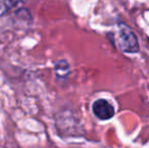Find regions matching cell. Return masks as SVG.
Segmentation results:
<instances>
[{
  "instance_id": "cell-2",
  "label": "cell",
  "mask_w": 149,
  "mask_h": 148,
  "mask_svg": "<svg viewBox=\"0 0 149 148\" xmlns=\"http://www.w3.org/2000/svg\"><path fill=\"white\" fill-rule=\"evenodd\" d=\"M93 114L100 120H108L114 117L115 109L106 99H97L92 105Z\"/></svg>"
},
{
  "instance_id": "cell-3",
  "label": "cell",
  "mask_w": 149,
  "mask_h": 148,
  "mask_svg": "<svg viewBox=\"0 0 149 148\" xmlns=\"http://www.w3.org/2000/svg\"><path fill=\"white\" fill-rule=\"evenodd\" d=\"M20 1H22V0H7L8 4H9L10 6H15L16 4H18Z\"/></svg>"
},
{
  "instance_id": "cell-1",
  "label": "cell",
  "mask_w": 149,
  "mask_h": 148,
  "mask_svg": "<svg viewBox=\"0 0 149 148\" xmlns=\"http://www.w3.org/2000/svg\"><path fill=\"white\" fill-rule=\"evenodd\" d=\"M118 41L121 49L126 53H137L139 51V44L135 34L125 24L119 26Z\"/></svg>"
}]
</instances>
